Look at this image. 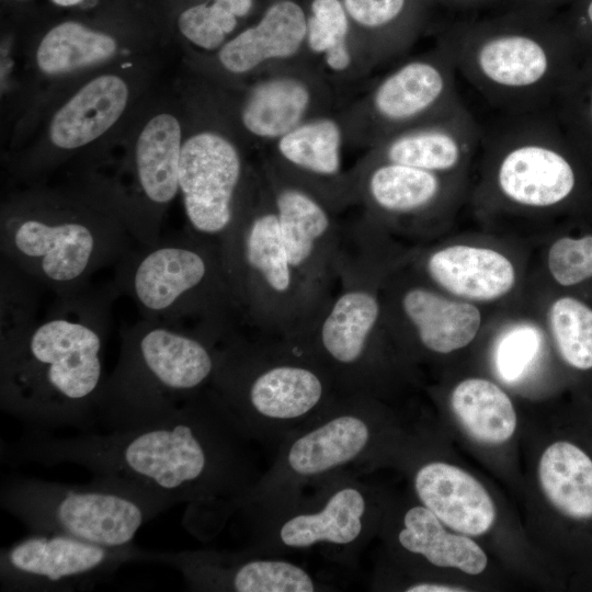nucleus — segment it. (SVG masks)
Returning a JSON list of instances; mask_svg holds the SVG:
<instances>
[{"instance_id":"obj_1","label":"nucleus","mask_w":592,"mask_h":592,"mask_svg":"<svg viewBox=\"0 0 592 592\" xmlns=\"http://www.w3.org/2000/svg\"><path fill=\"white\" fill-rule=\"evenodd\" d=\"M251 440L209 386L156 419L73 436L26 432L1 441L2 463L72 464L93 477L185 503L183 525L210 539L240 506L260 473Z\"/></svg>"},{"instance_id":"obj_2","label":"nucleus","mask_w":592,"mask_h":592,"mask_svg":"<svg viewBox=\"0 0 592 592\" xmlns=\"http://www.w3.org/2000/svg\"><path fill=\"white\" fill-rule=\"evenodd\" d=\"M116 296L112 283L57 296L41 320L0 338V408L27 432L94 431Z\"/></svg>"},{"instance_id":"obj_3","label":"nucleus","mask_w":592,"mask_h":592,"mask_svg":"<svg viewBox=\"0 0 592 592\" xmlns=\"http://www.w3.org/2000/svg\"><path fill=\"white\" fill-rule=\"evenodd\" d=\"M1 258L56 296L87 287L99 270L116 264L135 243L106 185L33 186L1 204Z\"/></svg>"},{"instance_id":"obj_4","label":"nucleus","mask_w":592,"mask_h":592,"mask_svg":"<svg viewBox=\"0 0 592 592\" xmlns=\"http://www.w3.org/2000/svg\"><path fill=\"white\" fill-rule=\"evenodd\" d=\"M439 39L497 113L551 110L563 90V29L551 13L506 5L459 18Z\"/></svg>"},{"instance_id":"obj_5","label":"nucleus","mask_w":592,"mask_h":592,"mask_svg":"<svg viewBox=\"0 0 592 592\" xmlns=\"http://www.w3.org/2000/svg\"><path fill=\"white\" fill-rule=\"evenodd\" d=\"M218 348L210 387L255 442L278 445L340 395L327 372L285 340L238 330Z\"/></svg>"},{"instance_id":"obj_6","label":"nucleus","mask_w":592,"mask_h":592,"mask_svg":"<svg viewBox=\"0 0 592 592\" xmlns=\"http://www.w3.org/2000/svg\"><path fill=\"white\" fill-rule=\"evenodd\" d=\"M219 244L243 329L298 342L323 306L291 263L260 169L254 170Z\"/></svg>"},{"instance_id":"obj_7","label":"nucleus","mask_w":592,"mask_h":592,"mask_svg":"<svg viewBox=\"0 0 592 592\" xmlns=\"http://www.w3.org/2000/svg\"><path fill=\"white\" fill-rule=\"evenodd\" d=\"M115 265L112 285L144 319L193 329L218 342L243 329L216 240L186 228L133 246Z\"/></svg>"},{"instance_id":"obj_8","label":"nucleus","mask_w":592,"mask_h":592,"mask_svg":"<svg viewBox=\"0 0 592 592\" xmlns=\"http://www.w3.org/2000/svg\"><path fill=\"white\" fill-rule=\"evenodd\" d=\"M218 360L214 338L141 318L121 332L119 355L104 380L96 424L113 431L168 413L210 386Z\"/></svg>"},{"instance_id":"obj_9","label":"nucleus","mask_w":592,"mask_h":592,"mask_svg":"<svg viewBox=\"0 0 592 592\" xmlns=\"http://www.w3.org/2000/svg\"><path fill=\"white\" fill-rule=\"evenodd\" d=\"M0 505L30 532L62 534L107 547L133 545L141 526L173 506L141 489L96 477L87 485L12 478L2 483Z\"/></svg>"},{"instance_id":"obj_10","label":"nucleus","mask_w":592,"mask_h":592,"mask_svg":"<svg viewBox=\"0 0 592 592\" xmlns=\"http://www.w3.org/2000/svg\"><path fill=\"white\" fill-rule=\"evenodd\" d=\"M251 527L247 551L274 556L312 547L354 562L377 523L372 491L348 469L318 478L267 509L242 512Z\"/></svg>"},{"instance_id":"obj_11","label":"nucleus","mask_w":592,"mask_h":592,"mask_svg":"<svg viewBox=\"0 0 592 592\" xmlns=\"http://www.w3.org/2000/svg\"><path fill=\"white\" fill-rule=\"evenodd\" d=\"M384 305L352 232L343 236L338 282L306 334L296 343L343 395L374 398L379 375L378 333Z\"/></svg>"},{"instance_id":"obj_12","label":"nucleus","mask_w":592,"mask_h":592,"mask_svg":"<svg viewBox=\"0 0 592 592\" xmlns=\"http://www.w3.org/2000/svg\"><path fill=\"white\" fill-rule=\"evenodd\" d=\"M379 432L374 398L340 394L277 445L274 462L247 494L239 512L271 508L318 478L369 460L379 447Z\"/></svg>"},{"instance_id":"obj_13","label":"nucleus","mask_w":592,"mask_h":592,"mask_svg":"<svg viewBox=\"0 0 592 592\" xmlns=\"http://www.w3.org/2000/svg\"><path fill=\"white\" fill-rule=\"evenodd\" d=\"M481 128L480 146L494 161V184L504 200L546 208L570 196L576 173L559 146L551 110L498 113Z\"/></svg>"},{"instance_id":"obj_14","label":"nucleus","mask_w":592,"mask_h":592,"mask_svg":"<svg viewBox=\"0 0 592 592\" xmlns=\"http://www.w3.org/2000/svg\"><path fill=\"white\" fill-rule=\"evenodd\" d=\"M185 129L174 110L149 113L137 128L122 177L106 182L136 244L161 237L162 221L180 193V160Z\"/></svg>"},{"instance_id":"obj_15","label":"nucleus","mask_w":592,"mask_h":592,"mask_svg":"<svg viewBox=\"0 0 592 592\" xmlns=\"http://www.w3.org/2000/svg\"><path fill=\"white\" fill-rule=\"evenodd\" d=\"M41 23L33 64L46 79L80 75L116 61L136 42L162 32L150 3L98 14L50 13Z\"/></svg>"},{"instance_id":"obj_16","label":"nucleus","mask_w":592,"mask_h":592,"mask_svg":"<svg viewBox=\"0 0 592 592\" xmlns=\"http://www.w3.org/2000/svg\"><path fill=\"white\" fill-rule=\"evenodd\" d=\"M457 71L448 48L410 57L380 77L358 103V136L374 146L403 129L423 124L463 104Z\"/></svg>"},{"instance_id":"obj_17","label":"nucleus","mask_w":592,"mask_h":592,"mask_svg":"<svg viewBox=\"0 0 592 592\" xmlns=\"http://www.w3.org/2000/svg\"><path fill=\"white\" fill-rule=\"evenodd\" d=\"M254 168L224 128L200 125L185 132L180 193L187 228L219 240L231 227Z\"/></svg>"},{"instance_id":"obj_18","label":"nucleus","mask_w":592,"mask_h":592,"mask_svg":"<svg viewBox=\"0 0 592 592\" xmlns=\"http://www.w3.org/2000/svg\"><path fill=\"white\" fill-rule=\"evenodd\" d=\"M129 561H145L134 545L107 547L62 534L30 532L0 553L4 592H77L96 584Z\"/></svg>"},{"instance_id":"obj_19","label":"nucleus","mask_w":592,"mask_h":592,"mask_svg":"<svg viewBox=\"0 0 592 592\" xmlns=\"http://www.w3.org/2000/svg\"><path fill=\"white\" fill-rule=\"evenodd\" d=\"M133 84L119 70L89 78L52 112L39 144L14 162L13 172L35 181L101 140L127 114Z\"/></svg>"},{"instance_id":"obj_20","label":"nucleus","mask_w":592,"mask_h":592,"mask_svg":"<svg viewBox=\"0 0 592 592\" xmlns=\"http://www.w3.org/2000/svg\"><path fill=\"white\" fill-rule=\"evenodd\" d=\"M291 263L310 294L326 305L338 282L343 227L337 212L267 160L260 167Z\"/></svg>"},{"instance_id":"obj_21","label":"nucleus","mask_w":592,"mask_h":592,"mask_svg":"<svg viewBox=\"0 0 592 592\" xmlns=\"http://www.w3.org/2000/svg\"><path fill=\"white\" fill-rule=\"evenodd\" d=\"M311 66L291 60L253 76L234 111L235 124L248 140L274 144L308 118L329 112V81Z\"/></svg>"},{"instance_id":"obj_22","label":"nucleus","mask_w":592,"mask_h":592,"mask_svg":"<svg viewBox=\"0 0 592 592\" xmlns=\"http://www.w3.org/2000/svg\"><path fill=\"white\" fill-rule=\"evenodd\" d=\"M145 561L178 570L189 590L204 592H316L333 590L301 566L246 549L146 550Z\"/></svg>"},{"instance_id":"obj_23","label":"nucleus","mask_w":592,"mask_h":592,"mask_svg":"<svg viewBox=\"0 0 592 592\" xmlns=\"http://www.w3.org/2000/svg\"><path fill=\"white\" fill-rule=\"evenodd\" d=\"M346 133L348 124L339 115L312 116L272 144L273 155L266 160L338 213L356 201L353 172L342 168Z\"/></svg>"},{"instance_id":"obj_24","label":"nucleus","mask_w":592,"mask_h":592,"mask_svg":"<svg viewBox=\"0 0 592 592\" xmlns=\"http://www.w3.org/2000/svg\"><path fill=\"white\" fill-rule=\"evenodd\" d=\"M307 10L299 0H271L216 53L219 69L244 78L295 60L306 49Z\"/></svg>"},{"instance_id":"obj_25","label":"nucleus","mask_w":592,"mask_h":592,"mask_svg":"<svg viewBox=\"0 0 592 592\" xmlns=\"http://www.w3.org/2000/svg\"><path fill=\"white\" fill-rule=\"evenodd\" d=\"M481 123L465 103L372 146L367 158L440 174L460 168L481 144Z\"/></svg>"},{"instance_id":"obj_26","label":"nucleus","mask_w":592,"mask_h":592,"mask_svg":"<svg viewBox=\"0 0 592 592\" xmlns=\"http://www.w3.org/2000/svg\"><path fill=\"white\" fill-rule=\"evenodd\" d=\"M358 66L369 67L406 53L429 26L436 0H342Z\"/></svg>"},{"instance_id":"obj_27","label":"nucleus","mask_w":592,"mask_h":592,"mask_svg":"<svg viewBox=\"0 0 592 592\" xmlns=\"http://www.w3.org/2000/svg\"><path fill=\"white\" fill-rule=\"evenodd\" d=\"M413 487L421 504L444 525L470 536L488 532L496 508L483 486L465 470L443 462L420 465Z\"/></svg>"},{"instance_id":"obj_28","label":"nucleus","mask_w":592,"mask_h":592,"mask_svg":"<svg viewBox=\"0 0 592 592\" xmlns=\"http://www.w3.org/2000/svg\"><path fill=\"white\" fill-rule=\"evenodd\" d=\"M356 201L371 214L411 216L440 202L444 182L440 173L365 158L353 171Z\"/></svg>"},{"instance_id":"obj_29","label":"nucleus","mask_w":592,"mask_h":592,"mask_svg":"<svg viewBox=\"0 0 592 592\" xmlns=\"http://www.w3.org/2000/svg\"><path fill=\"white\" fill-rule=\"evenodd\" d=\"M267 0H151L163 31L189 46L216 53L251 22Z\"/></svg>"},{"instance_id":"obj_30","label":"nucleus","mask_w":592,"mask_h":592,"mask_svg":"<svg viewBox=\"0 0 592 592\" xmlns=\"http://www.w3.org/2000/svg\"><path fill=\"white\" fill-rule=\"evenodd\" d=\"M429 276L451 294L470 300H492L511 291L515 271L503 254L487 248L451 246L425 262Z\"/></svg>"},{"instance_id":"obj_31","label":"nucleus","mask_w":592,"mask_h":592,"mask_svg":"<svg viewBox=\"0 0 592 592\" xmlns=\"http://www.w3.org/2000/svg\"><path fill=\"white\" fill-rule=\"evenodd\" d=\"M399 307L419 344L432 353L447 354L466 346L481 323L477 307L422 286L406 289L400 295Z\"/></svg>"},{"instance_id":"obj_32","label":"nucleus","mask_w":592,"mask_h":592,"mask_svg":"<svg viewBox=\"0 0 592 592\" xmlns=\"http://www.w3.org/2000/svg\"><path fill=\"white\" fill-rule=\"evenodd\" d=\"M395 538L402 551L420 556L437 568L479 574L487 567V555L478 544L445 531L444 524L422 504L409 506L402 513Z\"/></svg>"},{"instance_id":"obj_33","label":"nucleus","mask_w":592,"mask_h":592,"mask_svg":"<svg viewBox=\"0 0 592 592\" xmlns=\"http://www.w3.org/2000/svg\"><path fill=\"white\" fill-rule=\"evenodd\" d=\"M539 482L547 499L573 519L592 517V460L579 447L556 442L539 460Z\"/></svg>"},{"instance_id":"obj_34","label":"nucleus","mask_w":592,"mask_h":592,"mask_svg":"<svg viewBox=\"0 0 592 592\" xmlns=\"http://www.w3.org/2000/svg\"><path fill=\"white\" fill-rule=\"evenodd\" d=\"M451 406L465 431L480 443H504L515 431L516 414L511 399L487 379L459 383L452 392Z\"/></svg>"},{"instance_id":"obj_35","label":"nucleus","mask_w":592,"mask_h":592,"mask_svg":"<svg viewBox=\"0 0 592 592\" xmlns=\"http://www.w3.org/2000/svg\"><path fill=\"white\" fill-rule=\"evenodd\" d=\"M306 10V49L319 56L333 75H349L357 59L342 0H309Z\"/></svg>"},{"instance_id":"obj_36","label":"nucleus","mask_w":592,"mask_h":592,"mask_svg":"<svg viewBox=\"0 0 592 592\" xmlns=\"http://www.w3.org/2000/svg\"><path fill=\"white\" fill-rule=\"evenodd\" d=\"M548 318L561 357L574 368H592V309L562 297L553 303Z\"/></svg>"},{"instance_id":"obj_37","label":"nucleus","mask_w":592,"mask_h":592,"mask_svg":"<svg viewBox=\"0 0 592 592\" xmlns=\"http://www.w3.org/2000/svg\"><path fill=\"white\" fill-rule=\"evenodd\" d=\"M0 275V338H3L26 329L37 320L42 286L2 258Z\"/></svg>"},{"instance_id":"obj_38","label":"nucleus","mask_w":592,"mask_h":592,"mask_svg":"<svg viewBox=\"0 0 592 592\" xmlns=\"http://www.w3.org/2000/svg\"><path fill=\"white\" fill-rule=\"evenodd\" d=\"M542 348L539 331L530 325L513 327L498 341L494 364L505 383H515L532 367Z\"/></svg>"},{"instance_id":"obj_39","label":"nucleus","mask_w":592,"mask_h":592,"mask_svg":"<svg viewBox=\"0 0 592 592\" xmlns=\"http://www.w3.org/2000/svg\"><path fill=\"white\" fill-rule=\"evenodd\" d=\"M548 266L554 278L563 286L592 276V236L555 241L548 253Z\"/></svg>"},{"instance_id":"obj_40","label":"nucleus","mask_w":592,"mask_h":592,"mask_svg":"<svg viewBox=\"0 0 592 592\" xmlns=\"http://www.w3.org/2000/svg\"><path fill=\"white\" fill-rule=\"evenodd\" d=\"M439 5L447 7L462 12V16L480 14L482 10L492 7L506 5L508 0H436ZM460 16V18H462Z\"/></svg>"},{"instance_id":"obj_41","label":"nucleus","mask_w":592,"mask_h":592,"mask_svg":"<svg viewBox=\"0 0 592 592\" xmlns=\"http://www.w3.org/2000/svg\"><path fill=\"white\" fill-rule=\"evenodd\" d=\"M407 592H463L466 591L462 588H456L448 584H443L439 582L424 581L413 585H410Z\"/></svg>"},{"instance_id":"obj_42","label":"nucleus","mask_w":592,"mask_h":592,"mask_svg":"<svg viewBox=\"0 0 592 592\" xmlns=\"http://www.w3.org/2000/svg\"><path fill=\"white\" fill-rule=\"evenodd\" d=\"M560 0H508L506 5L528 8L551 13L553 7Z\"/></svg>"},{"instance_id":"obj_43","label":"nucleus","mask_w":592,"mask_h":592,"mask_svg":"<svg viewBox=\"0 0 592 592\" xmlns=\"http://www.w3.org/2000/svg\"><path fill=\"white\" fill-rule=\"evenodd\" d=\"M577 24L580 30L592 29V0H587L578 14Z\"/></svg>"},{"instance_id":"obj_44","label":"nucleus","mask_w":592,"mask_h":592,"mask_svg":"<svg viewBox=\"0 0 592 592\" xmlns=\"http://www.w3.org/2000/svg\"><path fill=\"white\" fill-rule=\"evenodd\" d=\"M589 112H590V118L592 122V92L590 94V100H589Z\"/></svg>"},{"instance_id":"obj_45","label":"nucleus","mask_w":592,"mask_h":592,"mask_svg":"<svg viewBox=\"0 0 592 592\" xmlns=\"http://www.w3.org/2000/svg\"><path fill=\"white\" fill-rule=\"evenodd\" d=\"M267 1H271V0H267ZM299 1H301V0H299ZM308 1H309V0H308Z\"/></svg>"},{"instance_id":"obj_46","label":"nucleus","mask_w":592,"mask_h":592,"mask_svg":"<svg viewBox=\"0 0 592 592\" xmlns=\"http://www.w3.org/2000/svg\"><path fill=\"white\" fill-rule=\"evenodd\" d=\"M508 2V1H506Z\"/></svg>"}]
</instances>
